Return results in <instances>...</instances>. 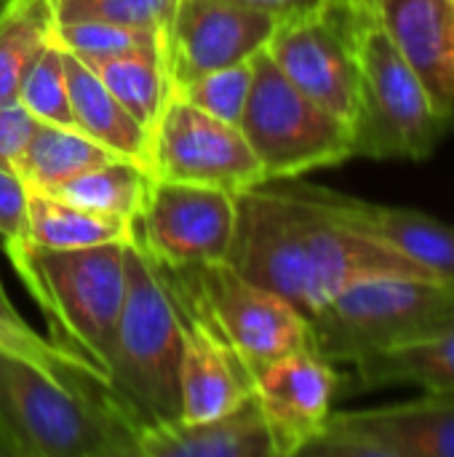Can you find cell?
Listing matches in <instances>:
<instances>
[{
  "mask_svg": "<svg viewBox=\"0 0 454 457\" xmlns=\"http://www.w3.org/2000/svg\"><path fill=\"white\" fill-rule=\"evenodd\" d=\"M235 212L233 193L153 177L134 236L144 254L166 268L222 262L230 254Z\"/></svg>",
  "mask_w": 454,
  "mask_h": 457,
  "instance_id": "obj_11",
  "label": "cell"
},
{
  "mask_svg": "<svg viewBox=\"0 0 454 457\" xmlns=\"http://www.w3.org/2000/svg\"><path fill=\"white\" fill-rule=\"evenodd\" d=\"M0 353L24 359L35 367H40L51 380H56L64 388L72 391H96L104 388L86 367H80L75 359L62 353L51 340L37 335L13 308L8 292L3 289L0 278Z\"/></svg>",
  "mask_w": 454,
  "mask_h": 457,
  "instance_id": "obj_26",
  "label": "cell"
},
{
  "mask_svg": "<svg viewBox=\"0 0 454 457\" xmlns=\"http://www.w3.org/2000/svg\"><path fill=\"white\" fill-rule=\"evenodd\" d=\"M3 249L48 324V340L107 388L126 297V244L45 249L21 241Z\"/></svg>",
  "mask_w": 454,
  "mask_h": 457,
  "instance_id": "obj_2",
  "label": "cell"
},
{
  "mask_svg": "<svg viewBox=\"0 0 454 457\" xmlns=\"http://www.w3.org/2000/svg\"><path fill=\"white\" fill-rule=\"evenodd\" d=\"M252 91L238 129L265 179H294L353 155V129L300 91L262 48L252 56Z\"/></svg>",
  "mask_w": 454,
  "mask_h": 457,
  "instance_id": "obj_7",
  "label": "cell"
},
{
  "mask_svg": "<svg viewBox=\"0 0 454 457\" xmlns=\"http://www.w3.org/2000/svg\"><path fill=\"white\" fill-rule=\"evenodd\" d=\"M94 72L107 86V91L123 104V110L153 134L161 110L169 96V75L161 48H144L134 54H120L96 64Z\"/></svg>",
  "mask_w": 454,
  "mask_h": 457,
  "instance_id": "obj_25",
  "label": "cell"
},
{
  "mask_svg": "<svg viewBox=\"0 0 454 457\" xmlns=\"http://www.w3.org/2000/svg\"><path fill=\"white\" fill-rule=\"evenodd\" d=\"M35 126L37 118L21 102L0 104V169L16 174V158Z\"/></svg>",
  "mask_w": 454,
  "mask_h": 457,
  "instance_id": "obj_32",
  "label": "cell"
},
{
  "mask_svg": "<svg viewBox=\"0 0 454 457\" xmlns=\"http://www.w3.org/2000/svg\"><path fill=\"white\" fill-rule=\"evenodd\" d=\"M361 80L353 118V155L372 161H425L447 126L428 91L393 48L377 16L361 32Z\"/></svg>",
  "mask_w": 454,
  "mask_h": 457,
  "instance_id": "obj_8",
  "label": "cell"
},
{
  "mask_svg": "<svg viewBox=\"0 0 454 457\" xmlns=\"http://www.w3.org/2000/svg\"><path fill=\"white\" fill-rule=\"evenodd\" d=\"M153 268L174 297L217 329L252 380L268 364L310 348L308 319L281 295L241 276L227 260L190 268L153 262Z\"/></svg>",
  "mask_w": 454,
  "mask_h": 457,
  "instance_id": "obj_5",
  "label": "cell"
},
{
  "mask_svg": "<svg viewBox=\"0 0 454 457\" xmlns=\"http://www.w3.org/2000/svg\"><path fill=\"white\" fill-rule=\"evenodd\" d=\"M375 16V0H321L308 13L281 19L265 51L300 91L353 126L361 80L359 46Z\"/></svg>",
  "mask_w": 454,
  "mask_h": 457,
  "instance_id": "obj_9",
  "label": "cell"
},
{
  "mask_svg": "<svg viewBox=\"0 0 454 457\" xmlns=\"http://www.w3.org/2000/svg\"><path fill=\"white\" fill-rule=\"evenodd\" d=\"M353 370L361 388L415 386L423 394H454V319L356 361Z\"/></svg>",
  "mask_w": 454,
  "mask_h": 457,
  "instance_id": "obj_19",
  "label": "cell"
},
{
  "mask_svg": "<svg viewBox=\"0 0 454 457\" xmlns=\"http://www.w3.org/2000/svg\"><path fill=\"white\" fill-rule=\"evenodd\" d=\"M302 455L454 457V394H423L388 407L332 412Z\"/></svg>",
  "mask_w": 454,
  "mask_h": 457,
  "instance_id": "obj_12",
  "label": "cell"
},
{
  "mask_svg": "<svg viewBox=\"0 0 454 457\" xmlns=\"http://www.w3.org/2000/svg\"><path fill=\"white\" fill-rule=\"evenodd\" d=\"M0 457H19V450L13 445V439L8 436V431L0 426Z\"/></svg>",
  "mask_w": 454,
  "mask_h": 457,
  "instance_id": "obj_34",
  "label": "cell"
},
{
  "mask_svg": "<svg viewBox=\"0 0 454 457\" xmlns=\"http://www.w3.org/2000/svg\"><path fill=\"white\" fill-rule=\"evenodd\" d=\"M281 182L289 185L268 182L235 195L227 262L249 281L289 300L305 319L364 278H433L385 241L348 225L297 177Z\"/></svg>",
  "mask_w": 454,
  "mask_h": 457,
  "instance_id": "obj_1",
  "label": "cell"
},
{
  "mask_svg": "<svg viewBox=\"0 0 454 457\" xmlns=\"http://www.w3.org/2000/svg\"><path fill=\"white\" fill-rule=\"evenodd\" d=\"M104 391L136 445L182 420V324L136 236L126 241V297Z\"/></svg>",
  "mask_w": 454,
  "mask_h": 457,
  "instance_id": "obj_3",
  "label": "cell"
},
{
  "mask_svg": "<svg viewBox=\"0 0 454 457\" xmlns=\"http://www.w3.org/2000/svg\"><path fill=\"white\" fill-rule=\"evenodd\" d=\"M139 457H273L254 391L206 420H179L139 436Z\"/></svg>",
  "mask_w": 454,
  "mask_h": 457,
  "instance_id": "obj_18",
  "label": "cell"
},
{
  "mask_svg": "<svg viewBox=\"0 0 454 457\" xmlns=\"http://www.w3.org/2000/svg\"><path fill=\"white\" fill-rule=\"evenodd\" d=\"M5 5H8V0H0V13L5 11Z\"/></svg>",
  "mask_w": 454,
  "mask_h": 457,
  "instance_id": "obj_35",
  "label": "cell"
},
{
  "mask_svg": "<svg viewBox=\"0 0 454 457\" xmlns=\"http://www.w3.org/2000/svg\"><path fill=\"white\" fill-rule=\"evenodd\" d=\"M375 8L383 32L450 129L454 123V0H375Z\"/></svg>",
  "mask_w": 454,
  "mask_h": 457,
  "instance_id": "obj_15",
  "label": "cell"
},
{
  "mask_svg": "<svg viewBox=\"0 0 454 457\" xmlns=\"http://www.w3.org/2000/svg\"><path fill=\"white\" fill-rule=\"evenodd\" d=\"M252 75H254V70H252V59H249V62H238L230 67L203 72L182 86H174L171 91H177L182 99H187L198 110H203L225 123L238 126L244 110H246V102H249Z\"/></svg>",
  "mask_w": 454,
  "mask_h": 457,
  "instance_id": "obj_29",
  "label": "cell"
},
{
  "mask_svg": "<svg viewBox=\"0 0 454 457\" xmlns=\"http://www.w3.org/2000/svg\"><path fill=\"white\" fill-rule=\"evenodd\" d=\"M150 171L161 179L209 185L233 195L268 185L244 131L198 110L171 88L153 129Z\"/></svg>",
  "mask_w": 454,
  "mask_h": 457,
  "instance_id": "obj_10",
  "label": "cell"
},
{
  "mask_svg": "<svg viewBox=\"0 0 454 457\" xmlns=\"http://www.w3.org/2000/svg\"><path fill=\"white\" fill-rule=\"evenodd\" d=\"M153 187V171L128 158H110L99 166L80 171L78 177L48 190L64 201L86 206L91 212L112 214L136 222L144 212Z\"/></svg>",
  "mask_w": 454,
  "mask_h": 457,
  "instance_id": "obj_23",
  "label": "cell"
},
{
  "mask_svg": "<svg viewBox=\"0 0 454 457\" xmlns=\"http://www.w3.org/2000/svg\"><path fill=\"white\" fill-rule=\"evenodd\" d=\"M0 238L3 246L29 241L27 185L5 169H0Z\"/></svg>",
  "mask_w": 454,
  "mask_h": 457,
  "instance_id": "obj_31",
  "label": "cell"
},
{
  "mask_svg": "<svg viewBox=\"0 0 454 457\" xmlns=\"http://www.w3.org/2000/svg\"><path fill=\"white\" fill-rule=\"evenodd\" d=\"M447 319H454L452 287L420 276H375L351 284L308 319L310 348L353 367Z\"/></svg>",
  "mask_w": 454,
  "mask_h": 457,
  "instance_id": "obj_6",
  "label": "cell"
},
{
  "mask_svg": "<svg viewBox=\"0 0 454 457\" xmlns=\"http://www.w3.org/2000/svg\"><path fill=\"white\" fill-rule=\"evenodd\" d=\"M337 394L334 364L313 348L294 351L254 375V396L273 457L302 455L324 431Z\"/></svg>",
  "mask_w": 454,
  "mask_h": 457,
  "instance_id": "obj_14",
  "label": "cell"
},
{
  "mask_svg": "<svg viewBox=\"0 0 454 457\" xmlns=\"http://www.w3.org/2000/svg\"><path fill=\"white\" fill-rule=\"evenodd\" d=\"M56 21H110L120 27L147 29L166 46V35L179 0H54Z\"/></svg>",
  "mask_w": 454,
  "mask_h": 457,
  "instance_id": "obj_28",
  "label": "cell"
},
{
  "mask_svg": "<svg viewBox=\"0 0 454 457\" xmlns=\"http://www.w3.org/2000/svg\"><path fill=\"white\" fill-rule=\"evenodd\" d=\"M54 43L62 46L64 51L75 54L86 64H96L120 54H134L144 48H161L163 40L147 29H134V27H120L110 21H56L54 27Z\"/></svg>",
  "mask_w": 454,
  "mask_h": 457,
  "instance_id": "obj_27",
  "label": "cell"
},
{
  "mask_svg": "<svg viewBox=\"0 0 454 457\" xmlns=\"http://www.w3.org/2000/svg\"><path fill=\"white\" fill-rule=\"evenodd\" d=\"M278 21L276 13L246 0H179L163 46L169 88L249 62L268 48Z\"/></svg>",
  "mask_w": 454,
  "mask_h": 457,
  "instance_id": "obj_13",
  "label": "cell"
},
{
  "mask_svg": "<svg viewBox=\"0 0 454 457\" xmlns=\"http://www.w3.org/2000/svg\"><path fill=\"white\" fill-rule=\"evenodd\" d=\"M120 158L78 126L43 123L32 129L24 150L16 158V177L29 190H54L80 171Z\"/></svg>",
  "mask_w": 454,
  "mask_h": 457,
  "instance_id": "obj_21",
  "label": "cell"
},
{
  "mask_svg": "<svg viewBox=\"0 0 454 457\" xmlns=\"http://www.w3.org/2000/svg\"><path fill=\"white\" fill-rule=\"evenodd\" d=\"M29 241L45 249H86L102 244H126L134 222L112 214L91 212L45 190L27 187Z\"/></svg>",
  "mask_w": 454,
  "mask_h": 457,
  "instance_id": "obj_22",
  "label": "cell"
},
{
  "mask_svg": "<svg viewBox=\"0 0 454 457\" xmlns=\"http://www.w3.org/2000/svg\"><path fill=\"white\" fill-rule=\"evenodd\" d=\"M0 426L19 457H139L136 434L107 391H72L40 367L0 353Z\"/></svg>",
  "mask_w": 454,
  "mask_h": 457,
  "instance_id": "obj_4",
  "label": "cell"
},
{
  "mask_svg": "<svg viewBox=\"0 0 454 457\" xmlns=\"http://www.w3.org/2000/svg\"><path fill=\"white\" fill-rule=\"evenodd\" d=\"M62 48V46H59ZM64 59V75H67V94L75 126L94 137L99 145L112 150L120 158L136 161L144 169H150V153H153V134L142 129L123 104L107 91V86L99 80L94 67H88L83 59L62 48Z\"/></svg>",
  "mask_w": 454,
  "mask_h": 457,
  "instance_id": "obj_20",
  "label": "cell"
},
{
  "mask_svg": "<svg viewBox=\"0 0 454 457\" xmlns=\"http://www.w3.org/2000/svg\"><path fill=\"white\" fill-rule=\"evenodd\" d=\"M305 190L324 201L332 212H337L348 225L385 241L407 260L420 265L425 273H431L436 281L454 289V225L417 209L383 206L316 185H305Z\"/></svg>",
  "mask_w": 454,
  "mask_h": 457,
  "instance_id": "obj_17",
  "label": "cell"
},
{
  "mask_svg": "<svg viewBox=\"0 0 454 457\" xmlns=\"http://www.w3.org/2000/svg\"><path fill=\"white\" fill-rule=\"evenodd\" d=\"M54 0H8L0 13V104L19 102L21 80L54 40Z\"/></svg>",
  "mask_w": 454,
  "mask_h": 457,
  "instance_id": "obj_24",
  "label": "cell"
},
{
  "mask_svg": "<svg viewBox=\"0 0 454 457\" xmlns=\"http://www.w3.org/2000/svg\"><path fill=\"white\" fill-rule=\"evenodd\" d=\"M19 102L43 123L75 126L70 94H67L62 48L54 40L40 51V56L27 70L21 88H19Z\"/></svg>",
  "mask_w": 454,
  "mask_h": 457,
  "instance_id": "obj_30",
  "label": "cell"
},
{
  "mask_svg": "<svg viewBox=\"0 0 454 457\" xmlns=\"http://www.w3.org/2000/svg\"><path fill=\"white\" fill-rule=\"evenodd\" d=\"M169 297L182 324V420L217 418L249 396L254 380L201 313L171 292Z\"/></svg>",
  "mask_w": 454,
  "mask_h": 457,
  "instance_id": "obj_16",
  "label": "cell"
},
{
  "mask_svg": "<svg viewBox=\"0 0 454 457\" xmlns=\"http://www.w3.org/2000/svg\"><path fill=\"white\" fill-rule=\"evenodd\" d=\"M246 3H254L270 13H276L278 19H289V16H300V13H308L313 11L316 5H321V0H246Z\"/></svg>",
  "mask_w": 454,
  "mask_h": 457,
  "instance_id": "obj_33",
  "label": "cell"
}]
</instances>
